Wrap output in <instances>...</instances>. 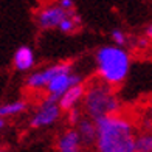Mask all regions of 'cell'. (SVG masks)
Returning <instances> with one entry per match:
<instances>
[{
    "label": "cell",
    "instance_id": "44dd1931",
    "mask_svg": "<svg viewBox=\"0 0 152 152\" xmlns=\"http://www.w3.org/2000/svg\"><path fill=\"white\" fill-rule=\"evenodd\" d=\"M0 152H6V148H0Z\"/></svg>",
    "mask_w": 152,
    "mask_h": 152
},
{
    "label": "cell",
    "instance_id": "4fadbf2b",
    "mask_svg": "<svg viewBox=\"0 0 152 152\" xmlns=\"http://www.w3.org/2000/svg\"><path fill=\"white\" fill-rule=\"evenodd\" d=\"M79 25H81V19L78 17L76 11H72L70 14L64 19V22L59 25L58 30H59L61 33H64V34H70V33H75L76 30H78Z\"/></svg>",
    "mask_w": 152,
    "mask_h": 152
},
{
    "label": "cell",
    "instance_id": "5b68a950",
    "mask_svg": "<svg viewBox=\"0 0 152 152\" xmlns=\"http://www.w3.org/2000/svg\"><path fill=\"white\" fill-rule=\"evenodd\" d=\"M61 113H62V110L59 107V102L47 96L39 104L36 112L33 113L31 120H30V126L33 129H42V127L53 126L54 123L59 121Z\"/></svg>",
    "mask_w": 152,
    "mask_h": 152
},
{
    "label": "cell",
    "instance_id": "ba28073f",
    "mask_svg": "<svg viewBox=\"0 0 152 152\" xmlns=\"http://www.w3.org/2000/svg\"><path fill=\"white\" fill-rule=\"evenodd\" d=\"M56 152H84V144L75 127L61 132L56 140Z\"/></svg>",
    "mask_w": 152,
    "mask_h": 152
},
{
    "label": "cell",
    "instance_id": "2e32d148",
    "mask_svg": "<svg viewBox=\"0 0 152 152\" xmlns=\"http://www.w3.org/2000/svg\"><path fill=\"white\" fill-rule=\"evenodd\" d=\"M141 121L144 124V129H152V99L143 109V112H141Z\"/></svg>",
    "mask_w": 152,
    "mask_h": 152
},
{
    "label": "cell",
    "instance_id": "9c48e42d",
    "mask_svg": "<svg viewBox=\"0 0 152 152\" xmlns=\"http://www.w3.org/2000/svg\"><path fill=\"white\" fill-rule=\"evenodd\" d=\"M84 95H86V84H79L73 87L72 90H68L65 95H62L59 98V107L62 112H70L73 109H78L82 106L84 101Z\"/></svg>",
    "mask_w": 152,
    "mask_h": 152
},
{
    "label": "cell",
    "instance_id": "ffe728a7",
    "mask_svg": "<svg viewBox=\"0 0 152 152\" xmlns=\"http://www.w3.org/2000/svg\"><path fill=\"white\" fill-rule=\"evenodd\" d=\"M5 127V120H0V130Z\"/></svg>",
    "mask_w": 152,
    "mask_h": 152
},
{
    "label": "cell",
    "instance_id": "5bb4252c",
    "mask_svg": "<svg viewBox=\"0 0 152 152\" xmlns=\"http://www.w3.org/2000/svg\"><path fill=\"white\" fill-rule=\"evenodd\" d=\"M137 152H152V129H143L138 134Z\"/></svg>",
    "mask_w": 152,
    "mask_h": 152
},
{
    "label": "cell",
    "instance_id": "7402d4cb",
    "mask_svg": "<svg viewBox=\"0 0 152 152\" xmlns=\"http://www.w3.org/2000/svg\"><path fill=\"white\" fill-rule=\"evenodd\" d=\"M84 152H92V151H84Z\"/></svg>",
    "mask_w": 152,
    "mask_h": 152
},
{
    "label": "cell",
    "instance_id": "6da1fadb",
    "mask_svg": "<svg viewBox=\"0 0 152 152\" xmlns=\"http://www.w3.org/2000/svg\"><path fill=\"white\" fill-rule=\"evenodd\" d=\"M96 123V152H137L138 129L135 121L123 112Z\"/></svg>",
    "mask_w": 152,
    "mask_h": 152
},
{
    "label": "cell",
    "instance_id": "30bf717a",
    "mask_svg": "<svg viewBox=\"0 0 152 152\" xmlns=\"http://www.w3.org/2000/svg\"><path fill=\"white\" fill-rule=\"evenodd\" d=\"M12 64L17 72H30L36 65V56H34L33 48L28 45H22L14 51Z\"/></svg>",
    "mask_w": 152,
    "mask_h": 152
},
{
    "label": "cell",
    "instance_id": "8fae6325",
    "mask_svg": "<svg viewBox=\"0 0 152 152\" xmlns=\"http://www.w3.org/2000/svg\"><path fill=\"white\" fill-rule=\"evenodd\" d=\"M76 132H78L79 138L84 148H95V143H96V123L88 118V116H82L81 121L75 126Z\"/></svg>",
    "mask_w": 152,
    "mask_h": 152
},
{
    "label": "cell",
    "instance_id": "ac0fdd59",
    "mask_svg": "<svg viewBox=\"0 0 152 152\" xmlns=\"http://www.w3.org/2000/svg\"><path fill=\"white\" fill-rule=\"evenodd\" d=\"M61 8H64L65 11H75V2L73 0H61L58 2Z\"/></svg>",
    "mask_w": 152,
    "mask_h": 152
},
{
    "label": "cell",
    "instance_id": "8992f818",
    "mask_svg": "<svg viewBox=\"0 0 152 152\" xmlns=\"http://www.w3.org/2000/svg\"><path fill=\"white\" fill-rule=\"evenodd\" d=\"M72 11H65L61 8L59 3H48L44 5L36 11V23L40 30H53L59 28V25L64 22V19L70 14Z\"/></svg>",
    "mask_w": 152,
    "mask_h": 152
},
{
    "label": "cell",
    "instance_id": "7a4b0ae2",
    "mask_svg": "<svg viewBox=\"0 0 152 152\" xmlns=\"http://www.w3.org/2000/svg\"><path fill=\"white\" fill-rule=\"evenodd\" d=\"M95 64L98 79L113 88L124 84L132 70V58L129 51L113 44L102 45L96 50Z\"/></svg>",
    "mask_w": 152,
    "mask_h": 152
},
{
    "label": "cell",
    "instance_id": "277c9868",
    "mask_svg": "<svg viewBox=\"0 0 152 152\" xmlns=\"http://www.w3.org/2000/svg\"><path fill=\"white\" fill-rule=\"evenodd\" d=\"M68 72H73V65L70 62H56V64H51L42 70H36L28 75V78L25 81V86L26 88H30L33 92H37V90H45L47 86L50 82L58 78L59 75H64Z\"/></svg>",
    "mask_w": 152,
    "mask_h": 152
},
{
    "label": "cell",
    "instance_id": "52a82bcc",
    "mask_svg": "<svg viewBox=\"0 0 152 152\" xmlns=\"http://www.w3.org/2000/svg\"><path fill=\"white\" fill-rule=\"evenodd\" d=\"M79 84H84V79L79 73H75V72H68L64 75H59L58 78H54L50 84L47 86L45 92L47 96L51 98L54 101H59V98L62 95H65L68 90H72L73 87L79 86Z\"/></svg>",
    "mask_w": 152,
    "mask_h": 152
},
{
    "label": "cell",
    "instance_id": "9a60e30c",
    "mask_svg": "<svg viewBox=\"0 0 152 152\" xmlns=\"http://www.w3.org/2000/svg\"><path fill=\"white\" fill-rule=\"evenodd\" d=\"M110 39H112L113 45H116V47H121V48L126 47V45H127V40H129L127 34L124 33L123 30H118V28L112 30V33H110Z\"/></svg>",
    "mask_w": 152,
    "mask_h": 152
},
{
    "label": "cell",
    "instance_id": "3957f363",
    "mask_svg": "<svg viewBox=\"0 0 152 152\" xmlns=\"http://www.w3.org/2000/svg\"><path fill=\"white\" fill-rule=\"evenodd\" d=\"M81 107L86 116L98 121L106 116L121 113L123 102L113 87L104 84L99 79H92L86 84V95Z\"/></svg>",
    "mask_w": 152,
    "mask_h": 152
},
{
    "label": "cell",
    "instance_id": "7c38bea8",
    "mask_svg": "<svg viewBox=\"0 0 152 152\" xmlns=\"http://www.w3.org/2000/svg\"><path fill=\"white\" fill-rule=\"evenodd\" d=\"M28 109V102L25 99H14L0 104V120H6L11 116H17L20 113H23Z\"/></svg>",
    "mask_w": 152,
    "mask_h": 152
},
{
    "label": "cell",
    "instance_id": "d6986e66",
    "mask_svg": "<svg viewBox=\"0 0 152 152\" xmlns=\"http://www.w3.org/2000/svg\"><path fill=\"white\" fill-rule=\"evenodd\" d=\"M146 37L151 40V42H152V23L148 26V28H146Z\"/></svg>",
    "mask_w": 152,
    "mask_h": 152
},
{
    "label": "cell",
    "instance_id": "e0dca14e",
    "mask_svg": "<svg viewBox=\"0 0 152 152\" xmlns=\"http://www.w3.org/2000/svg\"><path fill=\"white\" fill-rule=\"evenodd\" d=\"M82 116H84L82 107H78V109H73L70 112H67V118H68V123H70V127H75L76 124L81 121Z\"/></svg>",
    "mask_w": 152,
    "mask_h": 152
}]
</instances>
